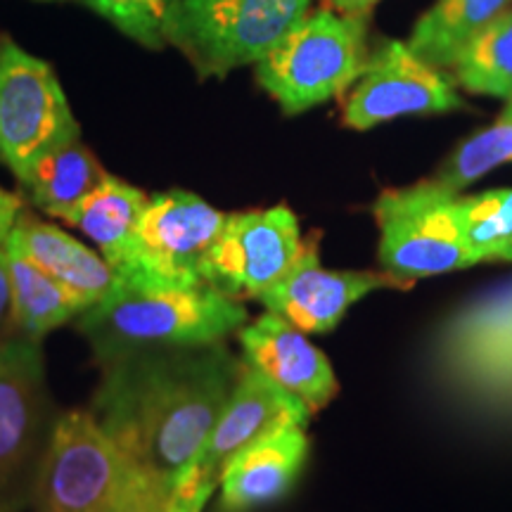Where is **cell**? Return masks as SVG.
I'll return each instance as SVG.
<instances>
[{"instance_id": "obj_17", "label": "cell", "mask_w": 512, "mask_h": 512, "mask_svg": "<svg viewBox=\"0 0 512 512\" xmlns=\"http://www.w3.org/2000/svg\"><path fill=\"white\" fill-rule=\"evenodd\" d=\"M5 247L15 249L67 287L86 309L100 302L117 285V271L98 249L86 247L55 223L38 219L29 209L17 219Z\"/></svg>"}, {"instance_id": "obj_1", "label": "cell", "mask_w": 512, "mask_h": 512, "mask_svg": "<svg viewBox=\"0 0 512 512\" xmlns=\"http://www.w3.org/2000/svg\"><path fill=\"white\" fill-rule=\"evenodd\" d=\"M98 366L102 375L88 413L169 510L245 363L219 342L136 351Z\"/></svg>"}, {"instance_id": "obj_26", "label": "cell", "mask_w": 512, "mask_h": 512, "mask_svg": "<svg viewBox=\"0 0 512 512\" xmlns=\"http://www.w3.org/2000/svg\"><path fill=\"white\" fill-rule=\"evenodd\" d=\"M15 337H19V323L15 299H12L8 252H5V247H0V351L8 347Z\"/></svg>"}, {"instance_id": "obj_21", "label": "cell", "mask_w": 512, "mask_h": 512, "mask_svg": "<svg viewBox=\"0 0 512 512\" xmlns=\"http://www.w3.org/2000/svg\"><path fill=\"white\" fill-rule=\"evenodd\" d=\"M8 252V271L15 299L19 335L41 339L50 332L72 323L86 311L81 299H76L67 287L43 273L36 264L24 259L15 249L5 247Z\"/></svg>"}, {"instance_id": "obj_25", "label": "cell", "mask_w": 512, "mask_h": 512, "mask_svg": "<svg viewBox=\"0 0 512 512\" xmlns=\"http://www.w3.org/2000/svg\"><path fill=\"white\" fill-rule=\"evenodd\" d=\"M143 48L171 46L181 0H81Z\"/></svg>"}, {"instance_id": "obj_24", "label": "cell", "mask_w": 512, "mask_h": 512, "mask_svg": "<svg viewBox=\"0 0 512 512\" xmlns=\"http://www.w3.org/2000/svg\"><path fill=\"white\" fill-rule=\"evenodd\" d=\"M512 162V117H498L496 124L482 128L463 140L451 157L441 164L437 181L448 190L460 192L477 178Z\"/></svg>"}, {"instance_id": "obj_4", "label": "cell", "mask_w": 512, "mask_h": 512, "mask_svg": "<svg viewBox=\"0 0 512 512\" xmlns=\"http://www.w3.org/2000/svg\"><path fill=\"white\" fill-rule=\"evenodd\" d=\"M368 17L318 8L256 62V83L287 117L347 93L366 67Z\"/></svg>"}, {"instance_id": "obj_11", "label": "cell", "mask_w": 512, "mask_h": 512, "mask_svg": "<svg viewBox=\"0 0 512 512\" xmlns=\"http://www.w3.org/2000/svg\"><path fill=\"white\" fill-rule=\"evenodd\" d=\"M456 83L444 69L420 57L408 43L382 41L368 53L358 81L344 102V126L368 131L401 117H427L463 110Z\"/></svg>"}, {"instance_id": "obj_22", "label": "cell", "mask_w": 512, "mask_h": 512, "mask_svg": "<svg viewBox=\"0 0 512 512\" xmlns=\"http://www.w3.org/2000/svg\"><path fill=\"white\" fill-rule=\"evenodd\" d=\"M451 72L467 93L512 98V8L465 43Z\"/></svg>"}, {"instance_id": "obj_6", "label": "cell", "mask_w": 512, "mask_h": 512, "mask_svg": "<svg viewBox=\"0 0 512 512\" xmlns=\"http://www.w3.org/2000/svg\"><path fill=\"white\" fill-rule=\"evenodd\" d=\"M380 228V261L394 278L415 283L475 266L458 216V192L437 178L384 190L373 207Z\"/></svg>"}, {"instance_id": "obj_3", "label": "cell", "mask_w": 512, "mask_h": 512, "mask_svg": "<svg viewBox=\"0 0 512 512\" xmlns=\"http://www.w3.org/2000/svg\"><path fill=\"white\" fill-rule=\"evenodd\" d=\"M34 512H166V505L88 411H64L38 472Z\"/></svg>"}, {"instance_id": "obj_23", "label": "cell", "mask_w": 512, "mask_h": 512, "mask_svg": "<svg viewBox=\"0 0 512 512\" xmlns=\"http://www.w3.org/2000/svg\"><path fill=\"white\" fill-rule=\"evenodd\" d=\"M458 216L472 264L512 261V188L458 197Z\"/></svg>"}, {"instance_id": "obj_9", "label": "cell", "mask_w": 512, "mask_h": 512, "mask_svg": "<svg viewBox=\"0 0 512 512\" xmlns=\"http://www.w3.org/2000/svg\"><path fill=\"white\" fill-rule=\"evenodd\" d=\"M311 413L302 399L285 392L245 363L226 408L214 422L188 470L183 472L166 512H202L219 489L230 460L242 448L287 422L309 425Z\"/></svg>"}, {"instance_id": "obj_28", "label": "cell", "mask_w": 512, "mask_h": 512, "mask_svg": "<svg viewBox=\"0 0 512 512\" xmlns=\"http://www.w3.org/2000/svg\"><path fill=\"white\" fill-rule=\"evenodd\" d=\"M380 0H328L330 8H335L344 15H356V17H370L375 5Z\"/></svg>"}, {"instance_id": "obj_30", "label": "cell", "mask_w": 512, "mask_h": 512, "mask_svg": "<svg viewBox=\"0 0 512 512\" xmlns=\"http://www.w3.org/2000/svg\"><path fill=\"white\" fill-rule=\"evenodd\" d=\"M36 3H67V0H36Z\"/></svg>"}, {"instance_id": "obj_29", "label": "cell", "mask_w": 512, "mask_h": 512, "mask_svg": "<svg viewBox=\"0 0 512 512\" xmlns=\"http://www.w3.org/2000/svg\"><path fill=\"white\" fill-rule=\"evenodd\" d=\"M503 117H512V98H508V102H505V110H503Z\"/></svg>"}, {"instance_id": "obj_15", "label": "cell", "mask_w": 512, "mask_h": 512, "mask_svg": "<svg viewBox=\"0 0 512 512\" xmlns=\"http://www.w3.org/2000/svg\"><path fill=\"white\" fill-rule=\"evenodd\" d=\"M238 339L247 366L302 399L311 411L325 408L337 396L339 382L328 356L285 318L266 311L242 325Z\"/></svg>"}, {"instance_id": "obj_20", "label": "cell", "mask_w": 512, "mask_h": 512, "mask_svg": "<svg viewBox=\"0 0 512 512\" xmlns=\"http://www.w3.org/2000/svg\"><path fill=\"white\" fill-rule=\"evenodd\" d=\"M510 8L512 0H434L413 27L408 46L439 69H451L465 43Z\"/></svg>"}, {"instance_id": "obj_19", "label": "cell", "mask_w": 512, "mask_h": 512, "mask_svg": "<svg viewBox=\"0 0 512 512\" xmlns=\"http://www.w3.org/2000/svg\"><path fill=\"white\" fill-rule=\"evenodd\" d=\"M105 176L107 171L102 169L98 157L81 143V138H76L38 159L19 185L29 204L53 219L64 221L69 211L79 207Z\"/></svg>"}, {"instance_id": "obj_27", "label": "cell", "mask_w": 512, "mask_h": 512, "mask_svg": "<svg viewBox=\"0 0 512 512\" xmlns=\"http://www.w3.org/2000/svg\"><path fill=\"white\" fill-rule=\"evenodd\" d=\"M24 211H27V197L22 192L0 188V247H5V240L10 238L12 228Z\"/></svg>"}, {"instance_id": "obj_8", "label": "cell", "mask_w": 512, "mask_h": 512, "mask_svg": "<svg viewBox=\"0 0 512 512\" xmlns=\"http://www.w3.org/2000/svg\"><path fill=\"white\" fill-rule=\"evenodd\" d=\"M76 138L79 121L53 67L0 34V164L22 181L43 155Z\"/></svg>"}, {"instance_id": "obj_2", "label": "cell", "mask_w": 512, "mask_h": 512, "mask_svg": "<svg viewBox=\"0 0 512 512\" xmlns=\"http://www.w3.org/2000/svg\"><path fill=\"white\" fill-rule=\"evenodd\" d=\"M247 323L245 304L209 285H150L121 278L74 320L98 363L136 351L219 344Z\"/></svg>"}, {"instance_id": "obj_12", "label": "cell", "mask_w": 512, "mask_h": 512, "mask_svg": "<svg viewBox=\"0 0 512 512\" xmlns=\"http://www.w3.org/2000/svg\"><path fill=\"white\" fill-rule=\"evenodd\" d=\"M437 363L458 392L512 403V280L448 320L437 339Z\"/></svg>"}, {"instance_id": "obj_10", "label": "cell", "mask_w": 512, "mask_h": 512, "mask_svg": "<svg viewBox=\"0 0 512 512\" xmlns=\"http://www.w3.org/2000/svg\"><path fill=\"white\" fill-rule=\"evenodd\" d=\"M226 216L188 190L150 195L136 245L117 278L150 285H207L204 261Z\"/></svg>"}, {"instance_id": "obj_5", "label": "cell", "mask_w": 512, "mask_h": 512, "mask_svg": "<svg viewBox=\"0 0 512 512\" xmlns=\"http://www.w3.org/2000/svg\"><path fill=\"white\" fill-rule=\"evenodd\" d=\"M57 418L43 342L19 335L0 351V512L31 508Z\"/></svg>"}, {"instance_id": "obj_16", "label": "cell", "mask_w": 512, "mask_h": 512, "mask_svg": "<svg viewBox=\"0 0 512 512\" xmlns=\"http://www.w3.org/2000/svg\"><path fill=\"white\" fill-rule=\"evenodd\" d=\"M309 456L306 425L287 422L259 437L230 460L219 491L221 508L249 512L280 501L297 482Z\"/></svg>"}, {"instance_id": "obj_7", "label": "cell", "mask_w": 512, "mask_h": 512, "mask_svg": "<svg viewBox=\"0 0 512 512\" xmlns=\"http://www.w3.org/2000/svg\"><path fill=\"white\" fill-rule=\"evenodd\" d=\"M311 0H181L171 36L202 79L256 64L309 12Z\"/></svg>"}, {"instance_id": "obj_14", "label": "cell", "mask_w": 512, "mask_h": 512, "mask_svg": "<svg viewBox=\"0 0 512 512\" xmlns=\"http://www.w3.org/2000/svg\"><path fill=\"white\" fill-rule=\"evenodd\" d=\"M411 283L387 271H330L320 266L318 235L304 238L283 278L259 297L266 311L285 318L306 335H325L347 311L377 290H408Z\"/></svg>"}, {"instance_id": "obj_18", "label": "cell", "mask_w": 512, "mask_h": 512, "mask_svg": "<svg viewBox=\"0 0 512 512\" xmlns=\"http://www.w3.org/2000/svg\"><path fill=\"white\" fill-rule=\"evenodd\" d=\"M147 202H150L147 192L107 174L79 207L69 211L64 223L79 228L86 238H91L114 271H119L136 245Z\"/></svg>"}, {"instance_id": "obj_13", "label": "cell", "mask_w": 512, "mask_h": 512, "mask_svg": "<svg viewBox=\"0 0 512 512\" xmlns=\"http://www.w3.org/2000/svg\"><path fill=\"white\" fill-rule=\"evenodd\" d=\"M302 230L287 204L228 214L204 261V283L233 299H259L283 278L302 249Z\"/></svg>"}]
</instances>
